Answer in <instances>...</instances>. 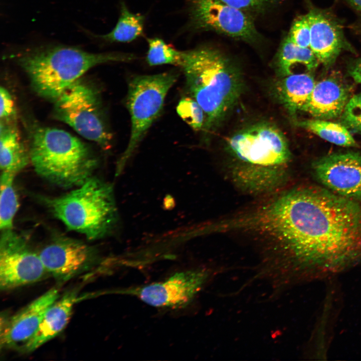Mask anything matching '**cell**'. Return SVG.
<instances>
[{"label":"cell","instance_id":"obj_1","mask_svg":"<svg viewBox=\"0 0 361 361\" xmlns=\"http://www.w3.org/2000/svg\"><path fill=\"white\" fill-rule=\"evenodd\" d=\"M244 224L264 243L265 271L279 290L361 263V205L329 190L285 191L250 210Z\"/></svg>","mask_w":361,"mask_h":361},{"label":"cell","instance_id":"obj_2","mask_svg":"<svg viewBox=\"0 0 361 361\" xmlns=\"http://www.w3.org/2000/svg\"><path fill=\"white\" fill-rule=\"evenodd\" d=\"M227 146L236 160L229 174L242 191L259 195L285 184L291 153L284 136L275 126L265 123L250 126L232 135Z\"/></svg>","mask_w":361,"mask_h":361},{"label":"cell","instance_id":"obj_3","mask_svg":"<svg viewBox=\"0 0 361 361\" xmlns=\"http://www.w3.org/2000/svg\"><path fill=\"white\" fill-rule=\"evenodd\" d=\"M180 67L190 96L206 115L204 128L219 123L236 103L242 90L240 73L219 51L207 47L182 51Z\"/></svg>","mask_w":361,"mask_h":361},{"label":"cell","instance_id":"obj_4","mask_svg":"<svg viewBox=\"0 0 361 361\" xmlns=\"http://www.w3.org/2000/svg\"><path fill=\"white\" fill-rule=\"evenodd\" d=\"M135 59V56L131 53H93L75 47L58 45L24 52L17 60L35 92L54 102L67 88L93 67Z\"/></svg>","mask_w":361,"mask_h":361},{"label":"cell","instance_id":"obj_5","mask_svg":"<svg viewBox=\"0 0 361 361\" xmlns=\"http://www.w3.org/2000/svg\"><path fill=\"white\" fill-rule=\"evenodd\" d=\"M29 152L36 172L63 187L82 184L90 177L96 164L82 141L58 128L43 127L36 130Z\"/></svg>","mask_w":361,"mask_h":361},{"label":"cell","instance_id":"obj_6","mask_svg":"<svg viewBox=\"0 0 361 361\" xmlns=\"http://www.w3.org/2000/svg\"><path fill=\"white\" fill-rule=\"evenodd\" d=\"M52 212L70 230L89 240L100 238L112 229L117 214L112 189L89 177L77 188L47 200Z\"/></svg>","mask_w":361,"mask_h":361},{"label":"cell","instance_id":"obj_7","mask_svg":"<svg viewBox=\"0 0 361 361\" xmlns=\"http://www.w3.org/2000/svg\"><path fill=\"white\" fill-rule=\"evenodd\" d=\"M54 102L56 118L104 149L110 147L112 134L104 118L99 96L93 87L79 79Z\"/></svg>","mask_w":361,"mask_h":361},{"label":"cell","instance_id":"obj_8","mask_svg":"<svg viewBox=\"0 0 361 361\" xmlns=\"http://www.w3.org/2000/svg\"><path fill=\"white\" fill-rule=\"evenodd\" d=\"M177 77L176 73L167 72L137 75L129 80L126 105L131 118V131L124 160L131 154L160 115L165 97Z\"/></svg>","mask_w":361,"mask_h":361},{"label":"cell","instance_id":"obj_9","mask_svg":"<svg viewBox=\"0 0 361 361\" xmlns=\"http://www.w3.org/2000/svg\"><path fill=\"white\" fill-rule=\"evenodd\" d=\"M185 1L193 28L213 31L248 43H256L260 40L248 14L219 0Z\"/></svg>","mask_w":361,"mask_h":361},{"label":"cell","instance_id":"obj_10","mask_svg":"<svg viewBox=\"0 0 361 361\" xmlns=\"http://www.w3.org/2000/svg\"><path fill=\"white\" fill-rule=\"evenodd\" d=\"M48 274L39 253L12 230L0 242V288L6 291L39 281Z\"/></svg>","mask_w":361,"mask_h":361},{"label":"cell","instance_id":"obj_11","mask_svg":"<svg viewBox=\"0 0 361 361\" xmlns=\"http://www.w3.org/2000/svg\"><path fill=\"white\" fill-rule=\"evenodd\" d=\"M209 269L177 272L163 281L120 291L156 307L176 308L188 305L211 276Z\"/></svg>","mask_w":361,"mask_h":361},{"label":"cell","instance_id":"obj_12","mask_svg":"<svg viewBox=\"0 0 361 361\" xmlns=\"http://www.w3.org/2000/svg\"><path fill=\"white\" fill-rule=\"evenodd\" d=\"M313 169L317 179L330 191L348 199L361 200V154H331L316 161Z\"/></svg>","mask_w":361,"mask_h":361},{"label":"cell","instance_id":"obj_13","mask_svg":"<svg viewBox=\"0 0 361 361\" xmlns=\"http://www.w3.org/2000/svg\"><path fill=\"white\" fill-rule=\"evenodd\" d=\"M48 274L64 282L85 271L92 265L93 256L85 244L62 239L46 246L39 253Z\"/></svg>","mask_w":361,"mask_h":361},{"label":"cell","instance_id":"obj_14","mask_svg":"<svg viewBox=\"0 0 361 361\" xmlns=\"http://www.w3.org/2000/svg\"><path fill=\"white\" fill-rule=\"evenodd\" d=\"M56 288H52L1 323V345L21 349L37 330L46 311L59 298Z\"/></svg>","mask_w":361,"mask_h":361},{"label":"cell","instance_id":"obj_15","mask_svg":"<svg viewBox=\"0 0 361 361\" xmlns=\"http://www.w3.org/2000/svg\"><path fill=\"white\" fill-rule=\"evenodd\" d=\"M77 292L69 291L56 300L46 311L37 330L21 348L32 352L58 335L67 326L77 301Z\"/></svg>","mask_w":361,"mask_h":361},{"label":"cell","instance_id":"obj_16","mask_svg":"<svg viewBox=\"0 0 361 361\" xmlns=\"http://www.w3.org/2000/svg\"><path fill=\"white\" fill-rule=\"evenodd\" d=\"M348 100V93L342 85L326 79L315 83L302 111L318 119H330L342 113Z\"/></svg>","mask_w":361,"mask_h":361},{"label":"cell","instance_id":"obj_17","mask_svg":"<svg viewBox=\"0 0 361 361\" xmlns=\"http://www.w3.org/2000/svg\"><path fill=\"white\" fill-rule=\"evenodd\" d=\"M306 16L310 29L309 48L319 62L328 64L341 49V33L336 25L321 13L311 11Z\"/></svg>","mask_w":361,"mask_h":361},{"label":"cell","instance_id":"obj_18","mask_svg":"<svg viewBox=\"0 0 361 361\" xmlns=\"http://www.w3.org/2000/svg\"><path fill=\"white\" fill-rule=\"evenodd\" d=\"M30 161L20 133L12 121H1L0 167L2 172L16 174Z\"/></svg>","mask_w":361,"mask_h":361},{"label":"cell","instance_id":"obj_19","mask_svg":"<svg viewBox=\"0 0 361 361\" xmlns=\"http://www.w3.org/2000/svg\"><path fill=\"white\" fill-rule=\"evenodd\" d=\"M313 77L306 73L282 77L277 85V94L285 107L291 113L302 110L315 85Z\"/></svg>","mask_w":361,"mask_h":361},{"label":"cell","instance_id":"obj_20","mask_svg":"<svg viewBox=\"0 0 361 361\" xmlns=\"http://www.w3.org/2000/svg\"><path fill=\"white\" fill-rule=\"evenodd\" d=\"M318 60L310 48H302L287 36L282 41L276 57L278 71L282 77L295 74L301 66L310 71L315 68Z\"/></svg>","mask_w":361,"mask_h":361},{"label":"cell","instance_id":"obj_21","mask_svg":"<svg viewBox=\"0 0 361 361\" xmlns=\"http://www.w3.org/2000/svg\"><path fill=\"white\" fill-rule=\"evenodd\" d=\"M120 12L115 26L110 32L100 38L110 42L129 43L142 35L144 16L130 12L124 2L121 3Z\"/></svg>","mask_w":361,"mask_h":361},{"label":"cell","instance_id":"obj_22","mask_svg":"<svg viewBox=\"0 0 361 361\" xmlns=\"http://www.w3.org/2000/svg\"><path fill=\"white\" fill-rule=\"evenodd\" d=\"M298 124L336 145L348 147L356 145L353 136L344 125L320 119L305 120Z\"/></svg>","mask_w":361,"mask_h":361},{"label":"cell","instance_id":"obj_23","mask_svg":"<svg viewBox=\"0 0 361 361\" xmlns=\"http://www.w3.org/2000/svg\"><path fill=\"white\" fill-rule=\"evenodd\" d=\"M15 174L2 172L0 195V229L2 231L12 230L14 218L19 204L13 185Z\"/></svg>","mask_w":361,"mask_h":361},{"label":"cell","instance_id":"obj_24","mask_svg":"<svg viewBox=\"0 0 361 361\" xmlns=\"http://www.w3.org/2000/svg\"><path fill=\"white\" fill-rule=\"evenodd\" d=\"M147 41L146 61L149 65L170 64L179 66L182 51H178L157 37L148 38Z\"/></svg>","mask_w":361,"mask_h":361},{"label":"cell","instance_id":"obj_25","mask_svg":"<svg viewBox=\"0 0 361 361\" xmlns=\"http://www.w3.org/2000/svg\"><path fill=\"white\" fill-rule=\"evenodd\" d=\"M180 117L196 130L204 128L206 122L205 113L200 104L192 97L182 98L176 106Z\"/></svg>","mask_w":361,"mask_h":361},{"label":"cell","instance_id":"obj_26","mask_svg":"<svg viewBox=\"0 0 361 361\" xmlns=\"http://www.w3.org/2000/svg\"><path fill=\"white\" fill-rule=\"evenodd\" d=\"M344 125L361 132V93L350 98L342 113Z\"/></svg>","mask_w":361,"mask_h":361},{"label":"cell","instance_id":"obj_27","mask_svg":"<svg viewBox=\"0 0 361 361\" xmlns=\"http://www.w3.org/2000/svg\"><path fill=\"white\" fill-rule=\"evenodd\" d=\"M249 15L260 14L274 7L280 0H219Z\"/></svg>","mask_w":361,"mask_h":361},{"label":"cell","instance_id":"obj_28","mask_svg":"<svg viewBox=\"0 0 361 361\" xmlns=\"http://www.w3.org/2000/svg\"><path fill=\"white\" fill-rule=\"evenodd\" d=\"M288 37L297 46L302 48H309L310 29L306 15L294 22Z\"/></svg>","mask_w":361,"mask_h":361},{"label":"cell","instance_id":"obj_29","mask_svg":"<svg viewBox=\"0 0 361 361\" xmlns=\"http://www.w3.org/2000/svg\"><path fill=\"white\" fill-rule=\"evenodd\" d=\"M1 121H12L16 115V108L13 97L5 87L0 89Z\"/></svg>","mask_w":361,"mask_h":361},{"label":"cell","instance_id":"obj_30","mask_svg":"<svg viewBox=\"0 0 361 361\" xmlns=\"http://www.w3.org/2000/svg\"><path fill=\"white\" fill-rule=\"evenodd\" d=\"M350 75L356 82L361 84V60L351 69Z\"/></svg>","mask_w":361,"mask_h":361},{"label":"cell","instance_id":"obj_31","mask_svg":"<svg viewBox=\"0 0 361 361\" xmlns=\"http://www.w3.org/2000/svg\"><path fill=\"white\" fill-rule=\"evenodd\" d=\"M356 8L361 9V0H348Z\"/></svg>","mask_w":361,"mask_h":361}]
</instances>
